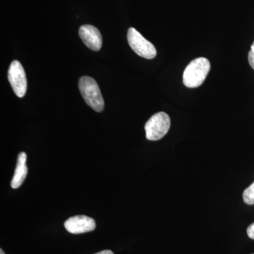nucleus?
Returning <instances> with one entry per match:
<instances>
[{
  "mask_svg": "<svg viewBox=\"0 0 254 254\" xmlns=\"http://www.w3.org/2000/svg\"><path fill=\"white\" fill-rule=\"evenodd\" d=\"M210 69V64L205 58L190 62L183 73V83L188 88H197L203 84Z\"/></svg>",
  "mask_w": 254,
  "mask_h": 254,
  "instance_id": "1",
  "label": "nucleus"
},
{
  "mask_svg": "<svg viewBox=\"0 0 254 254\" xmlns=\"http://www.w3.org/2000/svg\"><path fill=\"white\" fill-rule=\"evenodd\" d=\"M82 97L88 106L98 113H101L105 108V102L98 83L90 76H83L78 82Z\"/></svg>",
  "mask_w": 254,
  "mask_h": 254,
  "instance_id": "2",
  "label": "nucleus"
},
{
  "mask_svg": "<svg viewBox=\"0 0 254 254\" xmlns=\"http://www.w3.org/2000/svg\"><path fill=\"white\" fill-rule=\"evenodd\" d=\"M170 118L168 114L160 112L155 114L145 125V136L149 141H158L168 133L170 128Z\"/></svg>",
  "mask_w": 254,
  "mask_h": 254,
  "instance_id": "3",
  "label": "nucleus"
},
{
  "mask_svg": "<svg viewBox=\"0 0 254 254\" xmlns=\"http://www.w3.org/2000/svg\"><path fill=\"white\" fill-rule=\"evenodd\" d=\"M127 39L130 47L138 56L145 59L151 60L155 58L157 50L150 42L142 36L134 28H130L127 33Z\"/></svg>",
  "mask_w": 254,
  "mask_h": 254,
  "instance_id": "4",
  "label": "nucleus"
},
{
  "mask_svg": "<svg viewBox=\"0 0 254 254\" xmlns=\"http://www.w3.org/2000/svg\"><path fill=\"white\" fill-rule=\"evenodd\" d=\"M8 79L13 91L18 98H23L27 91V80L22 64L14 60L10 64Z\"/></svg>",
  "mask_w": 254,
  "mask_h": 254,
  "instance_id": "5",
  "label": "nucleus"
},
{
  "mask_svg": "<svg viewBox=\"0 0 254 254\" xmlns=\"http://www.w3.org/2000/svg\"><path fill=\"white\" fill-rule=\"evenodd\" d=\"M64 227L71 234H82L91 232L95 229V222L86 215H76L64 222Z\"/></svg>",
  "mask_w": 254,
  "mask_h": 254,
  "instance_id": "6",
  "label": "nucleus"
},
{
  "mask_svg": "<svg viewBox=\"0 0 254 254\" xmlns=\"http://www.w3.org/2000/svg\"><path fill=\"white\" fill-rule=\"evenodd\" d=\"M80 38L88 48L99 51L103 45V38L99 30L91 25H83L79 28Z\"/></svg>",
  "mask_w": 254,
  "mask_h": 254,
  "instance_id": "7",
  "label": "nucleus"
},
{
  "mask_svg": "<svg viewBox=\"0 0 254 254\" xmlns=\"http://www.w3.org/2000/svg\"><path fill=\"white\" fill-rule=\"evenodd\" d=\"M26 160H27V155L26 153L21 152L18 154L14 177L11 182V188H19L27 176L28 168L26 166Z\"/></svg>",
  "mask_w": 254,
  "mask_h": 254,
  "instance_id": "8",
  "label": "nucleus"
},
{
  "mask_svg": "<svg viewBox=\"0 0 254 254\" xmlns=\"http://www.w3.org/2000/svg\"><path fill=\"white\" fill-rule=\"evenodd\" d=\"M243 200L247 204H254V182L244 191Z\"/></svg>",
  "mask_w": 254,
  "mask_h": 254,
  "instance_id": "9",
  "label": "nucleus"
},
{
  "mask_svg": "<svg viewBox=\"0 0 254 254\" xmlns=\"http://www.w3.org/2000/svg\"><path fill=\"white\" fill-rule=\"evenodd\" d=\"M248 60L250 66L254 70V42L252 46H251V50L248 55Z\"/></svg>",
  "mask_w": 254,
  "mask_h": 254,
  "instance_id": "10",
  "label": "nucleus"
},
{
  "mask_svg": "<svg viewBox=\"0 0 254 254\" xmlns=\"http://www.w3.org/2000/svg\"><path fill=\"white\" fill-rule=\"evenodd\" d=\"M247 235L250 238L254 240V222L247 228Z\"/></svg>",
  "mask_w": 254,
  "mask_h": 254,
  "instance_id": "11",
  "label": "nucleus"
},
{
  "mask_svg": "<svg viewBox=\"0 0 254 254\" xmlns=\"http://www.w3.org/2000/svg\"><path fill=\"white\" fill-rule=\"evenodd\" d=\"M95 254H114L113 252L110 250H104L102 251V252H98V253Z\"/></svg>",
  "mask_w": 254,
  "mask_h": 254,
  "instance_id": "12",
  "label": "nucleus"
},
{
  "mask_svg": "<svg viewBox=\"0 0 254 254\" xmlns=\"http://www.w3.org/2000/svg\"><path fill=\"white\" fill-rule=\"evenodd\" d=\"M0 254H5L2 250H0Z\"/></svg>",
  "mask_w": 254,
  "mask_h": 254,
  "instance_id": "13",
  "label": "nucleus"
}]
</instances>
